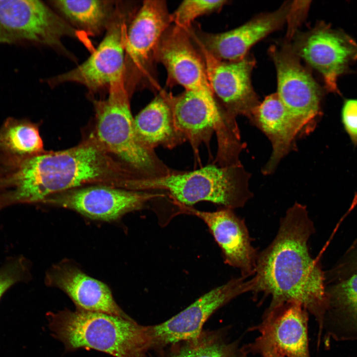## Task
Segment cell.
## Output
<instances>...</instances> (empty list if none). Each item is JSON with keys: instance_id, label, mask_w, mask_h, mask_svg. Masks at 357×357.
Instances as JSON below:
<instances>
[{"instance_id": "obj_1", "label": "cell", "mask_w": 357, "mask_h": 357, "mask_svg": "<svg viewBox=\"0 0 357 357\" xmlns=\"http://www.w3.org/2000/svg\"><path fill=\"white\" fill-rule=\"evenodd\" d=\"M132 176L95 137L66 150L24 157L0 156L2 207L44 202L49 197L89 183L125 188Z\"/></svg>"}, {"instance_id": "obj_2", "label": "cell", "mask_w": 357, "mask_h": 357, "mask_svg": "<svg viewBox=\"0 0 357 357\" xmlns=\"http://www.w3.org/2000/svg\"><path fill=\"white\" fill-rule=\"evenodd\" d=\"M314 231L306 206L295 203L290 207L273 241L258 253L250 292L254 298L270 296L268 308L289 302L301 305L315 318L319 341L328 301L323 273L309 250Z\"/></svg>"}, {"instance_id": "obj_3", "label": "cell", "mask_w": 357, "mask_h": 357, "mask_svg": "<svg viewBox=\"0 0 357 357\" xmlns=\"http://www.w3.org/2000/svg\"><path fill=\"white\" fill-rule=\"evenodd\" d=\"M53 336L66 349H91L115 357H148L154 349L151 326L131 318L77 309L48 314Z\"/></svg>"}, {"instance_id": "obj_4", "label": "cell", "mask_w": 357, "mask_h": 357, "mask_svg": "<svg viewBox=\"0 0 357 357\" xmlns=\"http://www.w3.org/2000/svg\"><path fill=\"white\" fill-rule=\"evenodd\" d=\"M250 174L242 164L209 165L190 172H177L151 178H136L132 189L166 191L175 203L189 206L202 201L231 209L242 207L253 196Z\"/></svg>"}, {"instance_id": "obj_5", "label": "cell", "mask_w": 357, "mask_h": 357, "mask_svg": "<svg viewBox=\"0 0 357 357\" xmlns=\"http://www.w3.org/2000/svg\"><path fill=\"white\" fill-rule=\"evenodd\" d=\"M108 98L95 101V138L109 153L118 157L138 178L162 177L174 171L145 146L135 129L129 105V95L124 81L109 87Z\"/></svg>"}, {"instance_id": "obj_6", "label": "cell", "mask_w": 357, "mask_h": 357, "mask_svg": "<svg viewBox=\"0 0 357 357\" xmlns=\"http://www.w3.org/2000/svg\"><path fill=\"white\" fill-rule=\"evenodd\" d=\"M270 54L277 75L279 99L291 117L298 136L308 134L315 128L321 115V92L310 73L300 64L292 45L278 48Z\"/></svg>"}, {"instance_id": "obj_7", "label": "cell", "mask_w": 357, "mask_h": 357, "mask_svg": "<svg viewBox=\"0 0 357 357\" xmlns=\"http://www.w3.org/2000/svg\"><path fill=\"white\" fill-rule=\"evenodd\" d=\"M79 32L42 1L0 0V44L60 48L63 37L79 38Z\"/></svg>"}, {"instance_id": "obj_8", "label": "cell", "mask_w": 357, "mask_h": 357, "mask_svg": "<svg viewBox=\"0 0 357 357\" xmlns=\"http://www.w3.org/2000/svg\"><path fill=\"white\" fill-rule=\"evenodd\" d=\"M128 15L117 7L105 36L88 59L74 69L49 79L48 83L55 86L75 82L95 91L124 81Z\"/></svg>"}, {"instance_id": "obj_9", "label": "cell", "mask_w": 357, "mask_h": 357, "mask_svg": "<svg viewBox=\"0 0 357 357\" xmlns=\"http://www.w3.org/2000/svg\"><path fill=\"white\" fill-rule=\"evenodd\" d=\"M171 14L165 1L145 0L128 26L124 81L129 95L148 77L159 42L172 23Z\"/></svg>"}, {"instance_id": "obj_10", "label": "cell", "mask_w": 357, "mask_h": 357, "mask_svg": "<svg viewBox=\"0 0 357 357\" xmlns=\"http://www.w3.org/2000/svg\"><path fill=\"white\" fill-rule=\"evenodd\" d=\"M294 53L322 75L326 88L339 93L337 80L357 60V43L341 30L320 22L297 35L292 46Z\"/></svg>"}, {"instance_id": "obj_11", "label": "cell", "mask_w": 357, "mask_h": 357, "mask_svg": "<svg viewBox=\"0 0 357 357\" xmlns=\"http://www.w3.org/2000/svg\"><path fill=\"white\" fill-rule=\"evenodd\" d=\"M250 290V279L242 277L233 278L205 293L169 319L152 325L154 349H162L197 338L203 331L205 322L216 310Z\"/></svg>"}, {"instance_id": "obj_12", "label": "cell", "mask_w": 357, "mask_h": 357, "mask_svg": "<svg viewBox=\"0 0 357 357\" xmlns=\"http://www.w3.org/2000/svg\"><path fill=\"white\" fill-rule=\"evenodd\" d=\"M163 192L138 191L107 185L77 188L52 195L44 202L74 210L94 220L112 221L142 208Z\"/></svg>"}, {"instance_id": "obj_13", "label": "cell", "mask_w": 357, "mask_h": 357, "mask_svg": "<svg viewBox=\"0 0 357 357\" xmlns=\"http://www.w3.org/2000/svg\"><path fill=\"white\" fill-rule=\"evenodd\" d=\"M200 49L210 88L225 112L233 119L242 115L251 122L260 104L250 79L254 60L246 56L238 60L223 61Z\"/></svg>"}, {"instance_id": "obj_14", "label": "cell", "mask_w": 357, "mask_h": 357, "mask_svg": "<svg viewBox=\"0 0 357 357\" xmlns=\"http://www.w3.org/2000/svg\"><path fill=\"white\" fill-rule=\"evenodd\" d=\"M184 213L193 215L207 226L220 247L224 262L238 269L247 279L254 274L259 252L252 244L243 219L233 209L223 208L213 212L201 211L190 206L176 204Z\"/></svg>"}, {"instance_id": "obj_15", "label": "cell", "mask_w": 357, "mask_h": 357, "mask_svg": "<svg viewBox=\"0 0 357 357\" xmlns=\"http://www.w3.org/2000/svg\"><path fill=\"white\" fill-rule=\"evenodd\" d=\"M188 30L170 26L159 42L155 60L164 65L170 82L185 90H211L202 57L193 47Z\"/></svg>"}, {"instance_id": "obj_16", "label": "cell", "mask_w": 357, "mask_h": 357, "mask_svg": "<svg viewBox=\"0 0 357 357\" xmlns=\"http://www.w3.org/2000/svg\"><path fill=\"white\" fill-rule=\"evenodd\" d=\"M308 312L289 302L265 310L261 322L250 328L285 357H311L308 336Z\"/></svg>"}, {"instance_id": "obj_17", "label": "cell", "mask_w": 357, "mask_h": 357, "mask_svg": "<svg viewBox=\"0 0 357 357\" xmlns=\"http://www.w3.org/2000/svg\"><path fill=\"white\" fill-rule=\"evenodd\" d=\"M291 3L277 10L258 16L245 24L225 32L202 33L197 40L200 47L223 61L241 60L256 42L280 28L287 20Z\"/></svg>"}, {"instance_id": "obj_18", "label": "cell", "mask_w": 357, "mask_h": 357, "mask_svg": "<svg viewBox=\"0 0 357 357\" xmlns=\"http://www.w3.org/2000/svg\"><path fill=\"white\" fill-rule=\"evenodd\" d=\"M46 282L66 293L78 309L131 318L116 303L106 284L88 276L71 262L64 261L52 266Z\"/></svg>"}, {"instance_id": "obj_19", "label": "cell", "mask_w": 357, "mask_h": 357, "mask_svg": "<svg viewBox=\"0 0 357 357\" xmlns=\"http://www.w3.org/2000/svg\"><path fill=\"white\" fill-rule=\"evenodd\" d=\"M270 140L272 152L262 169L263 175H270L280 162L295 147L298 133L294 123L277 93L265 97L260 103L251 121Z\"/></svg>"}, {"instance_id": "obj_20", "label": "cell", "mask_w": 357, "mask_h": 357, "mask_svg": "<svg viewBox=\"0 0 357 357\" xmlns=\"http://www.w3.org/2000/svg\"><path fill=\"white\" fill-rule=\"evenodd\" d=\"M134 122L139 139L150 149L158 146L172 149L185 141L176 127L167 96L155 97L135 117Z\"/></svg>"}, {"instance_id": "obj_21", "label": "cell", "mask_w": 357, "mask_h": 357, "mask_svg": "<svg viewBox=\"0 0 357 357\" xmlns=\"http://www.w3.org/2000/svg\"><path fill=\"white\" fill-rule=\"evenodd\" d=\"M63 17L81 32L96 35L107 28L116 11L111 0H58L50 1Z\"/></svg>"}, {"instance_id": "obj_22", "label": "cell", "mask_w": 357, "mask_h": 357, "mask_svg": "<svg viewBox=\"0 0 357 357\" xmlns=\"http://www.w3.org/2000/svg\"><path fill=\"white\" fill-rule=\"evenodd\" d=\"M160 357H249L238 341H229L223 330L202 331L197 338L168 346Z\"/></svg>"}, {"instance_id": "obj_23", "label": "cell", "mask_w": 357, "mask_h": 357, "mask_svg": "<svg viewBox=\"0 0 357 357\" xmlns=\"http://www.w3.org/2000/svg\"><path fill=\"white\" fill-rule=\"evenodd\" d=\"M44 152L38 126L29 121L7 119L0 126V154L24 157Z\"/></svg>"}, {"instance_id": "obj_24", "label": "cell", "mask_w": 357, "mask_h": 357, "mask_svg": "<svg viewBox=\"0 0 357 357\" xmlns=\"http://www.w3.org/2000/svg\"><path fill=\"white\" fill-rule=\"evenodd\" d=\"M330 315L357 339V273L326 290ZM325 317V318H326Z\"/></svg>"}, {"instance_id": "obj_25", "label": "cell", "mask_w": 357, "mask_h": 357, "mask_svg": "<svg viewBox=\"0 0 357 357\" xmlns=\"http://www.w3.org/2000/svg\"><path fill=\"white\" fill-rule=\"evenodd\" d=\"M227 2L224 0H185L171 14L172 23L188 30L197 17L218 11Z\"/></svg>"}, {"instance_id": "obj_26", "label": "cell", "mask_w": 357, "mask_h": 357, "mask_svg": "<svg viewBox=\"0 0 357 357\" xmlns=\"http://www.w3.org/2000/svg\"><path fill=\"white\" fill-rule=\"evenodd\" d=\"M28 262L23 257L12 258L0 268V298L11 286L28 277Z\"/></svg>"}, {"instance_id": "obj_27", "label": "cell", "mask_w": 357, "mask_h": 357, "mask_svg": "<svg viewBox=\"0 0 357 357\" xmlns=\"http://www.w3.org/2000/svg\"><path fill=\"white\" fill-rule=\"evenodd\" d=\"M341 120L352 142L357 145V99L345 101L341 110Z\"/></svg>"}, {"instance_id": "obj_28", "label": "cell", "mask_w": 357, "mask_h": 357, "mask_svg": "<svg viewBox=\"0 0 357 357\" xmlns=\"http://www.w3.org/2000/svg\"><path fill=\"white\" fill-rule=\"evenodd\" d=\"M249 354L259 355L261 357H285L269 342L259 336L254 341L243 346Z\"/></svg>"}, {"instance_id": "obj_29", "label": "cell", "mask_w": 357, "mask_h": 357, "mask_svg": "<svg viewBox=\"0 0 357 357\" xmlns=\"http://www.w3.org/2000/svg\"></svg>"}]
</instances>
